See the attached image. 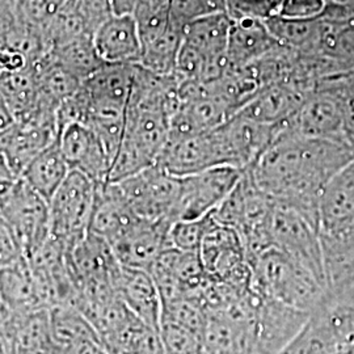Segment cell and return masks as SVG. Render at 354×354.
I'll return each mask as SVG.
<instances>
[{
	"label": "cell",
	"mask_w": 354,
	"mask_h": 354,
	"mask_svg": "<svg viewBox=\"0 0 354 354\" xmlns=\"http://www.w3.org/2000/svg\"><path fill=\"white\" fill-rule=\"evenodd\" d=\"M354 160L336 140L307 138L282 127L248 169L257 188L277 206L292 210L319 231V205L329 181Z\"/></svg>",
	"instance_id": "6da1fadb"
},
{
	"label": "cell",
	"mask_w": 354,
	"mask_h": 354,
	"mask_svg": "<svg viewBox=\"0 0 354 354\" xmlns=\"http://www.w3.org/2000/svg\"><path fill=\"white\" fill-rule=\"evenodd\" d=\"M231 20L215 13L187 24L177 55L178 83H212L227 73Z\"/></svg>",
	"instance_id": "7a4b0ae2"
},
{
	"label": "cell",
	"mask_w": 354,
	"mask_h": 354,
	"mask_svg": "<svg viewBox=\"0 0 354 354\" xmlns=\"http://www.w3.org/2000/svg\"><path fill=\"white\" fill-rule=\"evenodd\" d=\"M250 266L251 289L281 304L311 314L329 299L327 288L310 270L276 248L259 254Z\"/></svg>",
	"instance_id": "3957f363"
},
{
	"label": "cell",
	"mask_w": 354,
	"mask_h": 354,
	"mask_svg": "<svg viewBox=\"0 0 354 354\" xmlns=\"http://www.w3.org/2000/svg\"><path fill=\"white\" fill-rule=\"evenodd\" d=\"M99 184L77 171H70L49 201L50 236L71 250L88 234L91 215Z\"/></svg>",
	"instance_id": "277c9868"
},
{
	"label": "cell",
	"mask_w": 354,
	"mask_h": 354,
	"mask_svg": "<svg viewBox=\"0 0 354 354\" xmlns=\"http://www.w3.org/2000/svg\"><path fill=\"white\" fill-rule=\"evenodd\" d=\"M0 215L12 230L26 257L36 252L50 238L49 201L21 177L0 197Z\"/></svg>",
	"instance_id": "5b68a950"
},
{
	"label": "cell",
	"mask_w": 354,
	"mask_h": 354,
	"mask_svg": "<svg viewBox=\"0 0 354 354\" xmlns=\"http://www.w3.org/2000/svg\"><path fill=\"white\" fill-rule=\"evenodd\" d=\"M244 169L215 167L189 176L180 177L174 222L194 221L212 214L238 185Z\"/></svg>",
	"instance_id": "8992f818"
},
{
	"label": "cell",
	"mask_w": 354,
	"mask_h": 354,
	"mask_svg": "<svg viewBox=\"0 0 354 354\" xmlns=\"http://www.w3.org/2000/svg\"><path fill=\"white\" fill-rule=\"evenodd\" d=\"M270 239L273 248L304 266L327 288L319 231L302 215L274 203L270 218Z\"/></svg>",
	"instance_id": "52a82bcc"
},
{
	"label": "cell",
	"mask_w": 354,
	"mask_h": 354,
	"mask_svg": "<svg viewBox=\"0 0 354 354\" xmlns=\"http://www.w3.org/2000/svg\"><path fill=\"white\" fill-rule=\"evenodd\" d=\"M137 216L149 221H171L180 192V177L158 165L115 183Z\"/></svg>",
	"instance_id": "ba28073f"
},
{
	"label": "cell",
	"mask_w": 354,
	"mask_h": 354,
	"mask_svg": "<svg viewBox=\"0 0 354 354\" xmlns=\"http://www.w3.org/2000/svg\"><path fill=\"white\" fill-rule=\"evenodd\" d=\"M171 221L137 218L109 244L118 263L125 268L150 272L169 244Z\"/></svg>",
	"instance_id": "9c48e42d"
},
{
	"label": "cell",
	"mask_w": 354,
	"mask_h": 354,
	"mask_svg": "<svg viewBox=\"0 0 354 354\" xmlns=\"http://www.w3.org/2000/svg\"><path fill=\"white\" fill-rule=\"evenodd\" d=\"M58 143L73 171L82 172L96 184L108 183L112 159L91 127L82 122L67 124L59 130Z\"/></svg>",
	"instance_id": "30bf717a"
},
{
	"label": "cell",
	"mask_w": 354,
	"mask_h": 354,
	"mask_svg": "<svg viewBox=\"0 0 354 354\" xmlns=\"http://www.w3.org/2000/svg\"><path fill=\"white\" fill-rule=\"evenodd\" d=\"M66 261L76 290L91 283H109L117 289L122 266L109 241L88 232L83 241L66 252Z\"/></svg>",
	"instance_id": "8fae6325"
},
{
	"label": "cell",
	"mask_w": 354,
	"mask_h": 354,
	"mask_svg": "<svg viewBox=\"0 0 354 354\" xmlns=\"http://www.w3.org/2000/svg\"><path fill=\"white\" fill-rule=\"evenodd\" d=\"M92 41L102 64H140L142 61L140 28L133 13H113L96 28Z\"/></svg>",
	"instance_id": "7c38bea8"
},
{
	"label": "cell",
	"mask_w": 354,
	"mask_h": 354,
	"mask_svg": "<svg viewBox=\"0 0 354 354\" xmlns=\"http://www.w3.org/2000/svg\"><path fill=\"white\" fill-rule=\"evenodd\" d=\"M319 234H354V160L329 181L322 194Z\"/></svg>",
	"instance_id": "4fadbf2b"
},
{
	"label": "cell",
	"mask_w": 354,
	"mask_h": 354,
	"mask_svg": "<svg viewBox=\"0 0 354 354\" xmlns=\"http://www.w3.org/2000/svg\"><path fill=\"white\" fill-rule=\"evenodd\" d=\"M117 292L143 324L160 332L162 299L150 272L122 266L117 281Z\"/></svg>",
	"instance_id": "5bb4252c"
},
{
	"label": "cell",
	"mask_w": 354,
	"mask_h": 354,
	"mask_svg": "<svg viewBox=\"0 0 354 354\" xmlns=\"http://www.w3.org/2000/svg\"><path fill=\"white\" fill-rule=\"evenodd\" d=\"M281 46L264 20L231 21L228 36V70H238L260 61ZM227 70V71H228Z\"/></svg>",
	"instance_id": "9a60e30c"
},
{
	"label": "cell",
	"mask_w": 354,
	"mask_h": 354,
	"mask_svg": "<svg viewBox=\"0 0 354 354\" xmlns=\"http://www.w3.org/2000/svg\"><path fill=\"white\" fill-rule=\"evenodd\" d=\"M137 218L115 183L97 185L88 232L111 243Z\"/></svg>",
	"instance_id": "2e32d148"
},
{
	"label": "cell",
	"mask_w": 354,
	"mask_h": 354,
	"mask_svg": "<svg viewBox=\"0 0 354 354\" xmlns=\"http://www.w3.org/2000/svg\"><path fill=\"white\" fill-rule=\"evenodd\" d=\"M0 298L11 314L48 308L42 302L37 281L26 257L0 268Z\"/></svg>",
	"instance_id": "e0dca14e"
},
{
	"label": "cell",
	"mask_w": 354,
	"mask_h": 354,
	"mask_svg": "<svg viewBox=\"0 0 354 354\" xmlns=\"http://www.w3.org/2000/svg\"><path fill=\"white\" fill-rule=\"evenodd\" d=\"M4 328L12 339L16 354H50L55 349L51 339L49 308L11 314Z\"/></svg>",
	"instance_id": "ac0fdd59"
},
{
	"label": "cell",
	"mask_w": 354,
	"mask_h": 354,
	"mask_svg": "<svg viewBox=\"0 0 354 354\" xmlns=\"http://www.w3.org/2000/svg\"><path fill=\"white\" fill-rule=\"evenodd\" d=\"M71 168L67 165L64 153L61 151L58 138L26 165L21 174V178L26 184L41 194L45 200L50 201L51 197L68 176Z\"/></svg>",
	"instance_id": "d6986e66"
},
{
	"label": "cell",
	"mask_w": 354,
	"mask_h": 354,
	"mask_svg": "<svg viewBox=\"0 0 354 354\" xmlns=\"http://www.w3.org/2000/svg\"><path fill=\"white\" fill-rule=\"evenodd\" d=\"M0 96L16 122L28 120L39 108V89L33 68L0 74Z\"/></svg>",
	"instance_id": "ffe728a7"
},
{
	"label": "cell",
	"mask_w": 354,
	"mask_h": 354,
	"mask_svg": "<svg viewBox=\"0 0 354 354\" xmlns=\"http://www.w3.org/2000/svg\"><path fill=\"white\" fill-rule=\"evenodd\" d=\"M51 339L58 349H66L77 342L97 340V332L75 306H55L49 308Z\"/></svg>",
	"instance_id": "44dd1931"
},
{
	"label": "cell",
	"mask_w": 354,
	"mask_h": 354,
	"mask_svg": "<svg viewBox=\"0 0 354 354\" xmlns=\"http://www.w3.org/2000/svg\"><path fill=\"white\" fill-rule=\"evenodd\" d=\"M48 54L54 62L61 64L82 82L104 64L93 46L92 36L74 38L57 45L51 48Z\"/></svg>",
	"instance_id": "7402d4cb"
},
{
	"label": "cell",
	"mask_w": 354,
	"mask_h": 354,
	"mask_svg": "<svg viewBox=\"0 0 354 354\" xmlns=\"http://www.w3.org/2000/svg\"><path fill=\"white\" fill-rule=\"evenodd\" d=\"M214 218L209 214L194 221H176L169 228V244L184 252H200L203 236L213 225Z\"/></svg>",
	"instance_id": "603a6c76"
},
{
	"label": "cell",
	"mask_w": 354,
	"mask_h": 354,
	"mask_svg": "<svg viewBox=\"0 0 354 354\" xmlns=\"http://www.w3.org/2000/svg\"><path fill=\"white\" fill-rule=\"evenodd\" d=\"M160 336L165 342L167 354H209L203 337L188 329L163 323L160 326Z\"/></svg>",
	"instance_id": "cb8c5ba5"
},
{
	"label": "cell",
	"mask_w": 354,
	"mask_h": 354,
	"mask_svg": "<svg viewBox=\"0 0 354 354\" xmlns=\"http://www.w3.org/2000/svg\"><path fill=\"white\" fill-rule=\"evenodd\" d=\"M281 0H225V13L231 21L269 20L279 13Z\"/></svg>",
	"instance_id": "d4e9b609"
},
{
	"label": "cell",
	"mask_w": 354,
	"mask_h": 354,
	"mask_svg": "<svg viewBox=\"0 0 354 354\" xmlns=\"http://www.w3.org/2000/svg\"><path fill=\"white\" fill-rule=\"evenodd\" d=\"M222 12L225 0H172V16L184 26L193 20Z\"/></svg>",
	"instance_id": "484cf974"
},
{
	"label": "cell",
	"mask_w": 354,
	"mask_h": 354,
	"mask_svg": "<svg viewBox=\"0 0 354 354\" xmlns=\"http://www.w3.org/2000/svg\"><path fill=\"white\" fill-rule=\"evenodd\" d=\"M323 8V0H281L276 17L286 20H313Z\"/></svg>",
	"instance_id": "4316f807"
},
{
	"label": "cell",
	"mask_w": 354,
	"mask_h": 354,
	"mask_svg": "<svg viewBox=\"0 0 354 354\" xmlns=\"http://www.w3.org/2000/svg\"><path fill=\"white\" fill-rule=\"evenodd\" d=\"M23 257H26V254L20 243L8 223L0 215V268L16 263Z\"/></svg>",
	"instance_id": "83f0119b"
},
{
	"label": "cell",
	"mask_w": 354,
	"mask_h": 354,
	"mask_svg": "<svg viewBox=\"0 0 354 354\" xmlns=\"http://www.w3.org/2000/svg\"><path fill=\"white\" fill-rule=\"evenodd\" d=\"M77 1L87 19L92 35L97 26L113 15L111 0H77Z\"/></svg>",
	"instance_id": "f1b7e54d"
},
{
	"label": "cell",
	"mask_w": 354,
	"mask_h": 354,
	"mask_svg": "<svg viewBox=\"0 0 354 354\" xmlns=\"http://www.w3.org/2000/svg\"><path fill=\"white\" fill-rule=\"evenodd\" d=\"M19 178L20 176L15 172L6 153L0 149V197L11 189Z\"/></svg>",
	"instance_id": "f546056e"
},
{
	"label": "cell",
	"mask_w": 354,
	"mask_h": 354,
	"mask_svg": "<svg viewBox=\"0 0 354 354\" xmlns=\"http://www.w3.org/2000/svg\"><path fill=\"white\" fill-rule=\"evenodd\" d=\"M62 354H109L102 345V342L88 340V342H77L66 349H59Z\"/></svg>",
	"instance_id": "4dcf8cb0"
},
{
	"label": "cell",
	"mask_w": 354,
	"mask_h": 354,
	"mask_svg": "<svg viewBox=\"0 0 354 354\" xmlns=\"http://www.w3.org/2000/svg\"><path fill=\"white\" fill-rule=\"evenodd\" d=\"M16 124L12 112L0 96V134L10 130Z\"/></svg>",
	"instance_id": "1f68e13d"
},
{
	"label": "cell",
	"mask_w": 354,
	"mask_h": 354,
	"mask_svg": "<svg viewBox=\"0 0 354 354\" xmlns=\"http://www.w3.org/2000/svg\"><path fill=\"white\" fill-rule=\"evenodd\" d=\"M10 317H11V311L7 308V306L0 298V328H3L6 326V323L10 320Z\"/></svg>",
	"instance_id": "d6a6232c"
}]
</instances>
